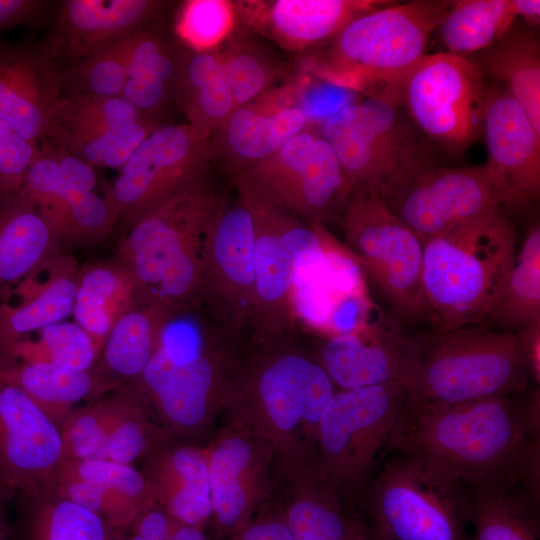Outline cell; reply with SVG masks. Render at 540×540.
<instances>
[{
  "label": "cell",
  "mask_w": 540,
  "mask_h": 540,
  "mask_svg": "<svg viewBox=\"0 0 540 540\" xmlns=\"http://www.w3.org/2000/svg\"><path fill=\"white\" fill-rule=\"evenodd\" d=\"M405 337L366 324L329 336L318 358L339 390L399 382Z\"/></svg>",
  "instance_id": "obj_27"
},
{
  "label": "cell",
  "mask_w": 540,
  "mask_h": 540,
  "mask_svg": "<svg viewBox=\"0 0 540 540\" xmlns=\"http://www.w3.org/2000/svg\"><path fill=\"white\" fill-rule=\"evenodd\" d=\"M211 141L189 124H160L118 170L106 195L128 226L143 214L203 179Z\"/></svg>",
  "instance_id": "obj_15"
},
{
  "label": "cell",
  "mask_w": 540,
  "mask_h": 540,
  "mask_svg": "<svg viewBox=\"0 0 540 540\" xmlns=\"http://www.w3.org/2000/svg\"><path fill=\"white\" fill-rule=\"evenodd\" d=\"M64 457L62 433L51 417L0 378V483L26 484L59 468Z\"/></svg>",
  "instance_id": "obj_23"
},
{
  "label": "cell",
  "mask_w": 540,
  "mask_h": 540,
  "mask_svg": "<svg viewBox=\"0 0 540 540\" xmlns=\"http://www.w3.org/2000/svg\"><path fill=\"white\" fill-rule=\"evenodd\" d=\"M231 36L219 54L236 109L266 92L277 71L269 58L253 43L241 35Z\"/></svg>",
  "instance_id": "obj_44"
},
{
  "label": "cell",
  "mask_w": 540,
  "mask_h": 540,
  "mask_svg": "<svg viewBox=\"0 0 540 540\" xmlns=\"http://www.w3.org/2000/svg\"><path fill=\"white\" fill-rule=\"evenodd\" d=\"M351 540H386L373 527L357 519Z\"/></svg>",
  "instance_id": "obj_56"
},
{
  "label": "cell",
  "mask_w": 540,
  "mask_h": 540,
  "mask_svg": "<svg viewBox=\"0 0 540 540\" xmlns=\"http://www.w3.org/2000/svg\"><path fill=\"white\" fill-rule=\"evenodd\" d=\"M59 241L21 191L0 194V289L12 285L57 252Z\"/></svg>",
  "instance_id": "obj_32"
},
{
  "label": "cell",
  "mask_w": 540,
  "mask_h": 540,
  "mask_svg": "<svg viewBox=\"0 0 540 540\" xmlns=\"http://www.w3.org/2000/svg\"><path fill=\"white\" fill-rule=\"evenodd\" d=\"M177 313L140 298L110 330L101 351L103 367L119 377L138 378L155 353L166 323Z\"/></svg>",
  "instance_id": "obj_36"
},
{
  "label": "cell",
  "mask_w": 540,
  "mask_h": 540,
  "mask_svg": "<svg viewBox=\"0 0 540 540\" xmlns=\"http://www.w3.org/2000/svg\"><path fill=\"white\" fill-rule=\"evenodd\" d=\"M235 15L228 1H188L179 16L178 33L190 49H214L230 36Z\"/></svg>",
  "instance_id": "obj_47"
},
{
  "label": "cell",
  "mask_w": 540,
  "mask_h": 540,
  "mask_svg": "<svg viewBox=\"0 0 540 540\" xmlns=\"http://www.w3.org/2000/svg\"><path fill=\"white\" fill-rule=\"evenodd\" d=\"M485 163L505 206L526 208L540 194V133L522 106L502 86L486 83L482 133Z\"/></svg>",
  "instance_id": "obj_18"
},
{
  "label": "cell",
  "mask_w": 540,
  "mask_h": 540,
  "mask_svg": "<svg viewBox=\"0 0 540 540\" xmlns=\"http://www.w3.org/2000/svg\"><path fill=\"white\" fill-rule=\"evenodd\" d=\"M220 205L202 179L129 225L113 260L132 275L142 298L179 312L202 293L208 234Z\"/></svg>",
  "instance_id": "obj_4"
},
{
  "label": "cell",
  "mask_w": 540,
  "mask_h": 540,
  "mask_svg": "<svg viewBox=\"0 0 540 540\" xmlns=\"http://www.w3.org/2000/svg\"><path fill=\"white\" fill-rule=\"evenodd\" d=\"M206 451L210 522L219 537H231L270 500L277 483L275 455L264 440L229 423Z\"/></svg>",
  "instance_id": "obj_17"
},
{
  "label": "cell",
  "mask_w": 540,
  "mask_h": 540,
  "mask_svg": "<svg viewBox=\"0 0 540 540\" xmlns=\"http://www.w3.org/2000/svg\"><path fill=\"white\" fill-rule=\"evenodd\" d=\"M140 413V406L128 400L108 435L105 459L130 464L149 449L161 446V436Z\"/></svg>",
  "instance_id": "obj_49"
},
{
  "label": "cell",
  "mask_w": 540,
  "mask_h": 540,
  "mask_svg": "<svg viewBox=\"0 0 540 540\" xmlns=\"http://www.w3.org/2000/svg\"><path fill=\"white\" fill-rule=\"evenodd\" d=\"M239 366L198 325L177 313L166 323L138 379L172 432L198 436L224 411Z\"/></svg>",
  "instance_id": "obj_7"
},
{
  "label": "cell",
  "mask_w": 540,
  "mask_h": 540,
  "mask_svg": "<svg viewBox=\"0 0 540 540\" xmlns=\"http://www.w3.org/2000/svg\"><path fill=\"white\" fill-rule=\"evenodd\" d=\"M176 522L155 503L142 511L130 524L129 536L132 540H175Z\"/></svg>",
  "instance_id": "obj_52"
},
{
  "label": "cell",
  "mask_w": 540,
  "mask_h": 540,
  "mask_svg": "<svg viewBox=\"0 0 540 540\" xmlns=\"http://www.w3.org/2000/svg\"><path fill=\"white\" fill-rule=\"evenodd\" d=\"M254 220L239 194L221 203L208 234L202 293L230 323L252 319L255 305Z\"/></svg>",
  "instance_id": "obj_19"
},
{
  "label": "cell",
  "mask_w": 540,
  "mask_h": 540,
  "mask_svg": "<svg viewBox=\"0 0 540 540\" xmlns=\"http://www.w3.org/2000/svg\"><path fill=\"white\" fill-rule=\"evenodd\" d=\"M531 377L515 332L466 326L405 337L407 408L515 395Z\"/></svg>",
  "instance_id": "obj_3"
},
{
  "label": "cell",
  "mask_w": 540,
  "mask_h": 540,
  "mask_svg": "<svg viewBox=\"0 0 540 540\" xmlns=\"http://www.w3.org/2000/svg\"><path fill=\"white\" fill-rule=\"evenodd\" d=\"M122 44L127 81L121 96L155 118L175 103L187 48L148 26L123 38Z\"/></svg>",
  "instance_id": "obj_29"
},
{
  "label": "cell",
  "mask_w": 540,
  "mask_h": 540,
  "mask_svg": "<svg viewBox=\"0 0 540 540\" xmlns=\"http://www.w3.org/2000/svg\"><path fill=\"white\" fill-rule=\"evenodd\" d=\"M452 1L391 3L352 20L331 42L312 51L307 68L335 87L372 95L426 54Z\"/></svg>",
  "instance_id": "obj_6"
},
{
  "label": "cell",
  "mask_w": 540,
  "mask_h": 540,
  "mask_svg": "<svg viewBox=\"0 0 540 540\" xmlns=\"http://www.w3.org/2000/svg\"><path fill=\"white\" fill-rule=\"evenodd\" d=\"M531 377L540 378V319L534 320L515 332Z\"/></svg>",
  "instance_id": "obj_54"
},
{
  "label": "cell",
  "mask_w": 540,
  "mask_h": 540,
  "mask_svg": "<svg viewBox=\"0 0 540 540\" xmlns=\"http://www.w3.org/2000/svg\"><path fill=\"white\" fill-rule=\"evenodd\" d=\"M161 123L154 118L113 128H56L47 139L93 168L120 169Z\"/></svg>",
  "instance_id": "obj_40"
},
{
  "label": "cell",
  "mask_w": 540,
  "mask_h": 540,
  "mask_svg": "<svg viewBox=\"0 0 540 540\" xmlns=\"http://www.w3.org/2000/svg\"><path fill=\"white\" fill-rule=\"evenodd\" d=\"M277 479L285 487L281 509L292 540H351L358 518L347 513L341 491L316 468L278 475Z\"/></svg>",
  "instance_id": "obj_30"
},
{
  "label": "cell",
  "mask_w": 540,
  "mask_h": 540,
  "mask_svg": "<svg viewBox=\"0 0 540 540\" xmlns=\"http://www.w3.org/2000/svg\"><path fill=\"white\" fill-rule=\"evenodd\" d=\"M291 88L254 100L233 110L211 141L218 153L240 171L267 158L289 139L308 128V119L295 104Z\"/></svg>",
  "instance_id": "obj_26"
},
{
  "label": "cell",
  "mask_w": 540,
  "mask_h": 540,
  "mask_svg": "<svg viewBox=\"0 0 540 540\" xmlns=\"http://www.w3.org/2000/svg\"><path fill=\"white\" fill-rule=\"evenodd\" d=\"M238 185L308 224L323 225L339 221L353 192L328 142L309 127L240 171Z\"/></svg>",
  "instance_id": "obj_13"
},
{
  "label": "cell",
  "mask_w": 540,
  "mask_h": 540,
  "mask_svg": "<svg viewBox=\"0 0 540 540\" xmlns=\"http://www.w3.org/2000/svg\"><path fill=\"white\" fill-rule=\"evenodd\" d=\"M60 469L81 479L104 486L140 505L143 509L155 504L146 477L130 464L107 459L72 460L63 462Z\"/></svg>",
  "instance_id": "obj_48"
},
{
  "label": "cell",
  "mask_w": 540,
  "mask_h": 540,
  "mask_svg": "<svg viewBox=\"0 0 540 540\" xmlns=\"http://www.w3.org/2000/svg\"><path fill=\"white\" fill-rule=\"evenodd\" d=\"M405 404L400 382L336 390L319 426L318 472L341 492L360 485L389 447Z\"/></svg>",
  "instance_id": "obj_12"
},
{
  "label": "cell",
  "mask_w": 540,
  "mask_h": 540,
  "mask_svg": "<svg viewBox=\"0 0 540 540\" xmlns=\"http://www.w3.org/2000/svg\"><path fill=\"white\" fill-rule=\"evenodd\" d=\"M379 195L422 243L505 206L486 164H434L405 176Z\"/></svg>",
  "instance_id": "obj_14"
},
{
  "label": "cell",
  "mask_w": 540,
  "mask_h": 540,
  "mask_svg": "<svg viewBox=\"0 0 540 540\" xmlns=\"http://www.w3.org/2000/svg\"><path fill=\"white\" fill-rule=\"evenodd\" d=\"M531 425L529 405L514 395L405 406L389 447L463 483L517 484L530 461Z\"/></svg>",
  "instance_id": "obj_1"
},
{
  "label": "cell",
  "mask_w": 540,
  "mask_h": 540,
  "mask_svg": "<svg viewBox=\"0 0 540 540\" xmlns=\"http://www.w3.org/2000/svg\"><path fill=\"white\" fill-rule=\"evenodd\" d=\"M320 133L353 191L380 194L405 176L436 164L428 141L404 109L381 93L342 106L325 118Z\"/></svg>",
  "instance_id": "obj_8"
},
{
  "label": "cell",
  "mask_w": 540,
  "mask_h": 540,
  "mask_svg": "<svg viewBox=\"0 0 540 540\" xmlns=\"http://www.w3.org/2000/svg\"><path fill=\"white\" fill-rule=\"evenodd\" d=\"M0 378L31 397L50 417L90 395L104 382L90 370H74L50 362L0 361Z\"/></svg>",
  "instance_id": "obj_39"
},
{
  "label": "cell",
  "mask_w": 540,
  "mask_h": 540,
  "mask_svg": "<svg viewBox=\"0 0 540 540\" xmlns=\"http://www.w3.org/2000/svg\"><path fill=\"white\" fill-rule=\"evenodd\" d=\"M36 332V340L24 338L8 357L82 371L90 370L99 357L90 336L74 321L56 322Z\"/></svg>",
  "instance_id": "obj_41"
},
{
  "label": "cell",
  "mask_w": 540,
  "mask_h": 540,
  "mask_svg": "<svg viewBox=\"0 0 540 540\" xmlns=\"http://www.w3.org/2000/svg\"><path fill=\"white\" fill-rule=\"evenodd\" d=\"M349 253L392 308L429 321L422 285L423 243L379 194L356 190L339 219Z\"/></svg>",
  "instance_id": "obj_11"
},
{
  "label": "cell",
  "mask_w": 540,
  "mask_h": 540,
  "mask_svg": "<svg viewBox=\"0 0 540 540\" xmlns=\"http://www.w3.org/2000/svg\"><path fill=\"white\" fill-rule=\"evenodd\" d=\"M108 540H132L129 535L122 534L118 531H114L110 534Z\"/></svg>",
  "instance_id": "obj_57"
},
{
  "label": "cell",
  "mask_w": 540,
  "mask_h": 540,
  "mask_svg": "<svg viewBox=\"0 0 540 540\" xmlns=\"http://www.w3.org/2000/svg\"><path fill=\"white\" fill-rule=\"evenodd\" d=\"M336 389L318 357L268 343L240 364L224 411L264 440L278 475L316 468L319 426Z\"/></svg>",
  "instance_id": "obj_2"
},
{
  "label": "cell",
  "mask_w": 540,
  "mask_h": 540,
  "mask_svg": "<svg viewBox=\"0 0 540 540\" xmlns=\"http://www.w3.org/2000/svg\"><path fill=\"white\" fill-rule=\"evenodd\" d=\"M392 1L274 0L234 4L253 30L288 50H316L331 42L352 20Z\"/></svg>",
  "instance_id": "obj_24"
},
{
  "label": "cell",
  "mask_w": 540,
  "mask_h": 540,
  "mask_svg": "<svg viewBox=\"0 0 540 540\" xmlns=\"http://www.w3.org/2000/svg\"><path fill=\"white\" fill-rule=\"evenodd\" d=\"M484 79L470 59L439 52L424 54L377 93L398 103L426 139L457 155L482 133Z\"/></svg>",
  "instance_id": "obj_10"
},
{
  "label": "cell",
  "mask_w": 540,
  "mask_h": 540,
  "mask_svg": "<svg viewBox=\"0 0 540 540\" xmlns=\"http://www.w3.org/2000/svg\"><path fill=\"white\" fill-rule=\"evenodd\" d=\"M267 503L230 540H292L281 506Z\"/></svg>",
  "instance_id": "obj_51"
},
{
  "label": "cell",
  "mask_w": 540,
  "mask_h": 540,
  "mask_svg": "<svg viewBox=\"0 0 540 540\" xmlns=\"http://www.w3.org/2000/svg\"><path fill=\"white\" fill-rule=\"evenodd\" d=\"M238 187L254 220L252 319L260 337L276 339L294 319L290 293L295 262L303 251L319 241L321 224H304L247 188Z\"/></svg>",
  "instance_id": "obj_16"
},
{
  "label": "cell",
  "mask_w": 540,
  "mask_h": 540,
  "mask_svg": "<svg viewBox=\"0 0 540 540\" xmlns=\"http://www.w3.org/2000/svg\"><path fill=\"white\" fill-rule=\"evenodd\" d=\"M540 319V226L532 225L505 277L500 295L484 321L517 332Z\"/></svg>",
  "instance_id": "obj_38"
},
{
  "label": "cell",
  "mask_w": 540,
  "mask_h": 540,
  "mask_svg": "<svg viewBox=\"0 0 540 540\" xmlns=\"http://www.w3.org/2000/svg\"><path fill=\"white\" fill-rule=\"evenodd\" d=\"M112 532L97 514L61 497L39 505L28 526L29 540H108Z\"/></svg>",
  "instance_id": "obj_43"
},
{
  "label": "cell",
  "mask_w": 540,
  "mask_h": 540,
  "mask_svg": "<svg viewBox=\"0 0 540 540\" xmlns=\"http://www.w3.org/2000/svg\"><path fill=\"white\" fill-rule=\"evenodd\" d=\"M517 18L513 0H456L434 32L445 52L470 59L496 43Z\"/></svg>",
  "instance_id": "obj_37"
},
{
  "label": "cell",
  "mask_w": 540,
  "mask_h": 540,
  "mask_svg": "<svg viewBox=\"0 0 540 540\" xmlns=\"http://www.w3.org/2000/svg\"><path fill=\"white\" fill-rule=\"evenodd\" d=\"M141 298L132 275L115 260L80 268L72 316L99 353L116 321Z\"/></svg>",
  "instance_id": "obj_33"
},
{
  "label": "cell",
  "mask_w": 540,
  "mask_h": 540,
  "mask_svg": "<svg viewBox=\"0 0 540 540\" xmlns=\"http://www.w3.org/2000/svg\"><path fill=\"white\" fill-rule=\"evenodd\" d=\"M513 5L518 17L533 27H538L540 23V1L539 0H513Z\"/></svg>",
  "instance_id": "obj_55"
},
{
  "label": "cell",
  "mask_w": 540,
  "mask_h": 540,
  "mask_svg": "<svg viewBox=\"0 0 540 540\" xmlns=\"http://www.w3.org/2000/svg\"><path fill=\"white\" fill-rule=\"evenodd\" d=\"M470 540H538L539 520L528 496L508 482L464 483Z\"/></svg>",
  "instance_id": "obj_35"
},
{
  "label": "cell",
  "mask_w": 540,
  "mask_h": 540,
  "mask_svg": "<svg viewBox=\"0 0 540 540\" xmlns=\"http://www.w3.org/2000/svg\"><path fill=\"white\" fill-rule=\"evenodd\" d=\"M65 95L121 96L127 81L122 39L61 66Z\"/></svg>",
  "instance_id": "obj_42"
},
{
  "label": "cell",
  "mask_w": 540,
  "mask_h": 540,
  "mask_svg": "<svg viewBox=\"0 0 540 540\" xmlns=\"http://www.w3.org/2000/svg\"><path fill=\"white\" fill-rule=\"evenodd\" d=\"M146 118L151 117L143 114L122 96L65 95L53 130L113 128Z\"/></svg>",
  "instance_id": "obj_45"
},
{
  "label": "cell",
  "mask_w": 540,
  "mask_h": 540,
  "mask_svg": "<svg viewBox=\"0 0 540 540\" xmlns=\"http://www.w3.org/2000/svg\"><path fill=\"white\" fill-rule=\"evenodd\" d=\"M471 61L484 78L509 92L540 133V44L536 33L514 24Z\"/></svg>",
  "instance_id": "obj_31"
},
{
  "label": "cell",
  "mask_w": 540,
  "mask_h": 540,
  "mask_svg": "<svg viewBox=\"0 0 540 540\" xmlns=\"http://www.w3.org/2000/svg\"><path fill=\"white\" fill-rule=\"evenodd\" d=\"M152 455L146 479L155 503L179 523L205 530L212 513L206 448L161 445Z\"/></svg>",
  "instance_id": "obj_28"
},
{
  "label": "cell",
  "mask_w": 540,
  "mask_h": 540,
  "mask_svg": "<svg viewBox=\"0 0 540 540\" xmlns=\"http://www.w3.org/2000/svg\"><path fill=\"white\" fill-rule=\"evenodd\" d=\"M515 252V230L501 207L425 241L422 285L436 330L483 322Z\"/></svg>",
  "instance_id": "obj_5"
},
{
  "label": "cell",
  "mask_w": 540,
  "mask_h": 540,
  "mask_svg": "<svg viewBox=\"0 0 540 540\" xmlns=\"http://www.w3.org/2000/svg\"><path fill=\"white\" fill-rule=\"evenodd\" d=\"M64 98L61 66L40 45L0 38V118L25 139H47Z\"/></svg>",
  "instance_id": "obj_20"
},
{
  "label": "cell",
  "mask_w": 540,
  "mask_h": 540,
  "mask_svg": "<svg viewBox=\"0 0 540 540\" xmlns=\"http://www.w3.org/2000/svg\"><path fill=\"white\" fill-rule=\"evenodd\" d=\"M0 540H6L4 521L0 512Z\"/></svg>",
  "instance_id": "obj_58"
},
{
  "label": "cell",
  "mask_w": 540,
  "mask_h": 540,
  "mask_svg": "<svg viewBox=\"0 0 540 540\" xmlns=\"http://www.w3.org/2000/svg\"><path fill=\"white\" fill-rule=\"evenodd\" d=\"M50 4L42 0H0V36L16 27L37 24L47 14Z\"/></svg>",
  "instance_id": "obj_53"
},
{
  "label": "cell",
  "mask_w": 540,
  "mask_h": 540,
  "mask_svg": "<svg viewBox=\"0 0 540 540\" xmlns=\"http://www.w3.org/2000/svg\"><path fill=\"white\" fill-rule=\"evenodd\" d=\"M80 267L55 252L17 281L15 303L0 301V354L8 357L33 332L72 314Z\"/></svg>",
  "instance_id": "obj_25"
},
{
  "label": "cell",
  "mask_w": 540,
  "mask_h": 540,
  "mask_svg": "<svg viewBox=\"0 0 540 540\" xmlns=\"http://www.w3.org/2000/svg\"><path fill=\"white\" fill-rule=\"evenodd\" d=\"M21 192L47 221L59 243L94 245L107 238L119 216L106 193L84 191L61 176L46 142L28 169Z\"/></svg>",
  "instance_id": "obj_21"
},
{
  "label": "cell",
  "mask_w": 540,
  "mask_h": 540,
  "mask_svg": "<svg viewBox=\"0 0 540 540\" xmlns=\"http://www.w3.org/2000/svg\"><path fill=\"white\" fill-rule=\"evenodd\" d=\"M367 506L386 540H470L465 484L400 452L373 481Z\"/></svg>",
  "instance_id": "obj_9"
},
{
  "label": "cell",
  "mask_w": 540,
  "mask_h": 540,
  "mask_svg": "<svg viewBox=\"0 0 540 540\" xmlns=\"http://www.w3.org/2000/svg\"><path fill=\"white\" fill-rule=\"evenodd\" d=\"M40 147L0 118V194L20 192Z\"/></svg>",
  "instance_id": "obj_50"
},
{
  "label": "cell",
  "mask_w": 540,
  "mask_h": 540,
  "mask_svg": "<svg viewBox=\"0 0 540 540\" xmlns=\"http://www.w3.org/2000/svg\"><path fill=\"white\" fill-rule=\"evenodd\" d=\"M164 5L156 0L61 1L40 47L54 62L67 65L147 27Z\"/></svg>",
  "instance_id": "obj_22"
},
{
  "label": "cell",
  "mask_w": 540,
  "mask_h": 540,
  "mask_svg": "<svg viewBox=\"0 0 540 540\" xmlns=\"http://www.w3.org/2000/svg\"><path fill=\"white\" fill-rule=\"evenodd\" d=\"M124 399L99 402L77 412L62 433L65 455L73 460L105 459L107 438L127 404Z\"/></svg>",
  "instance_id": "obj_46"
},
{
  "label": "cell",
  "mask_w": 540,
  "mask_h": 540,
  "mask_svg": "<svg viewBox=\"0 0 540 540\" xmlns=\"http://www.w3.org/2000/svg\"><path fill=\"white\" fill-rule=\"evenodd\" d=\"M175 104L206 139L222 127L235 105L218 49L187 48Z\"/></svg>",
  "instance_id": "obj_34"
}]
</instances>
